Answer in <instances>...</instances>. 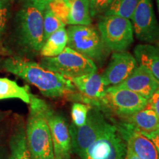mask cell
<instances>
[{"mask_svg":"<svg viewBox=\"0 0 159 159\" xmlns=\"http://www.w3.org/2000/svg\"><path fill=\"white\" fill-rule=\"evenodd\" d=\"M148 137L149 139H150L152 140V142H153V144L156 146V148L158 150L159 153V128L158 130L152 131V132L150 133V134H144Z\"/></svg>","mask_w":159,"mask_h":159,"instance_id":"obj_29","label":"cell"},{"mask_svg":"<svg viewBox=\"0 0 159 159\" xmlns=\"http://www.w3.org/2000/svg\"><path fill=\"white\" fill-rule=\"evenodd\" d=\"M122 122L143 134H150L159 128V117L148 106L134 114L120 117Z\"/></svg>","mask_w":159,"mask_h":159,"instance_id":"obj_16","label":"cell"},{"mask_svg":"<svg viewBox=\"0 0 159 159\" xmlns=\"http://www.w3.org/2000/svg\"><path fill=\"white\" fill-rule=\"evenodd\" d=\"M139 0H114L103 16H118L130 19Z\"/></svg>","mask_w":159,"mask_h":159,"instance_id":"obj_22","label":"cell"},{"mask_svg":"<svg viewBox=\"0 0 159 159\" xmlns=\"http://www.w3.org/2000/svg\"><path fill=\"white\" fill-rule=\"evenodd\" d=\"M157 1V5H158V13H159V0H156ZM159 46V43L158 44Z\"/></svg>","mask_w":159,"mask_h":159,"instance_id":"obj_35","label":"cell"},{"mask_svg":"<svg viewBox=\"0 0 159 159\" xmlns=\"http://www.w3.org/2000/svg\"><path fill=\"white\" fill-rule=\"evenodd\" d=\"M30 1L37 7H39L41 11L43 12L46 7L49 5V4L54 0H30Z\"/></svg>","mask_w":159,"mask_h":159,"instance_id":"obj_30","label":"cell"},{"mask_svg":"<svg viewBox=\"0 0 159 159\" xmlns=\"http://www.w3.org/2000/svg\"><path fill=\"white\" fill-rule=\"evenodd\" d=\"M148 106L152 109L159 117V89H157L148 99Z\"/></svg>","mask_w":159,"mask_h":159,"instance_id":"obj_28","label":"cell"},{"mask_svg":"<svg viewBox=\"0 0 159 159\" xmlns=\"http://www.w3.org/2000/svg\"><path fill=\"white\" fill-rule=\"evenodd\" d=\"M134 52L137 63L146 67L159 82V46L138 44Z\"/></svg>","mask_w":159,"mask_h":159,"instance_id":"obj_18","label":"cell"},{"mask_svg":"<svg viewBox=\"0 0 159 159\" xmlns=\"http://www.w3.org/2000/svg\"><path fill=\"white\" fill-rule=\"evenodd\" d=\"M55 159H56V158H55Z\"/></svg>","mask_w":159,"mask_h":159,"instance_id":"obj_36","label":"cell"},{"mask_svg":"<svg viewBox=\"0 0 159 159\" xmlns=\"http://www.w3.org/2000/svg\"><path fill=\"white\" fill-rule=\"evenodd\" d=\"M39 64L69 79L97 71V65L92 60L68 47L57 56L43 57Z\"/></svg>","mask_w":159,"mask_h":159,"instance_id":"obj_6","label":"cell"},{"mask_svg":"<svg viewBox=\"0 0 159 159\" xmlns=\"http://www.w3.org/2000/svg\"><path fill=\"white\" fill-rule=\"evenodd\" d=\"M68 35L65 27L52 33L43 43L40 53L43 57H52L61 54L66 47Z\"/></svg>","mask_w":159,"mask_h":159,"instance_id":"obj_20","label":"cell"},{"mask_svg":"<svg viewBox=\"0 0 159 159\" xmlns=\"http://www.w3.org/2000/svg\"><path fill=\"white\" fill-rule=\"evenodd\" d=\"M137 39L145 43H159V24L155 15L152 0H139L132 17Z\"/></svg>","mask_w":159,"mask_h":159,"instance_id":"obj_10","label":"cell"},{"mask_svg":"<svg viewBox=\"0 0 159 159\" xmlns=\"http://www.w3.org/2000/svg\"><path fill=\"white\" fill-rule=\"evenodd\" d=\"M112 122L108 114L97 107H91L86 122L83 126H69L71 150L83 159L85 151Z\"/></svg>","mask_w":159,"mask_h":159,"instance_id":"obj_5","label":"cell"},{"mask_svg":"<svg viewBox=\"0 0 159 159\" xmlns=\"http://www.w3.org/2000/svg\"><path fill=\"white\" fill-rule=\"evenodd\" d=\"M30 94L28 86H20L15 81L0 77V100L15 98L30 104Z\"/></svg>","mask_w":159,"mask_h":159,"instance_id":"obj_21","label":"cell"},{"mask_svg":"<svg viewBox=\"0 0 159 159\" xmlns=\"http://www.w3.org/2000/svg\"><path fill=\"white\" fill-rule=\"evenodd\" d=\"M127 144L112 119L103 132L85 151L83 159H125Z\"/></svg>","mask_w":159,"mask_h":159,"instance_id":"obj_9","label":"cell"},{"mask_svg":"<svg viewBox=\"0 0 159 159\" xmlns=\"http://www.w3.org/2000/svg\"><path fill=\"white\" fill-rule=\"evenodd\" d=\"M8 158V151L3 147L0 146V159Z\"/></svg>","mask_w":159,"mask_h":159,"instance_id":"obj_31","label":"cell"},{"mask_svg":"<svg viewBox=\"0 0 159 159\" xmlns=\"http://www.w3.org/2000/svg\"><path fill=\"white\" fill-rule=\"evenodd\" d=\"M5 114H4L3 112H2V111H0V122H2V121L3 120L4 117H5Z\"/></svg>","mask_w":159,"mask_h":159,"instance_id":"obj_33","label":"cell"},{"mask_svg":"<svg viewBox=\"0 0 159 159\" xmlns=\"http://www.w3.org/2000/svg\"><path fill=\"white\" fill-rule=\"evenodd\" d=\"M66 2L69 6V25H91L90 0H66Z\"/></svg>","mask_w":159,"mask_h":159,"instance_id":"obj_19","label":"cell"},{"mask_svg":"<svg viewBox=\"0 0 159 159\" xmlns=\"http://www.w3.org/2000/svg\"><path fill=\"white\" fill-rule=\"evenodd\" d=\"M116 123V122H115ZM127 148L140 159H159V153L150 139L140 131L122 122H116Z\"/></svg>","mask_w":159,"mask_h":159,"instance_id":"obj_13","label":"cell"},{"mask_svg":"<svg viewBox=\"0 0 159 159\" xmlns=\"http://www.w3.org/2000/svg\"><path fill=\"white\" fill-rule=\"evenodd\" d=\"M116 86L127 89L149 99L159 89V82L146 67L139 65L128 78Z\"/></svg>","mask_w":159,"mask_h":159,"instance_id":"obj_14","label":"cell"},{"mask_svg":"<svg viewBox=\"0 0 159 159\" xmlns=\"http://www.w3.org/2000/svg\"><path fill=\"white\" fill-rule=\"evenodd\" d=\"M49 8L55 16L64 25H67L69 16V6L66 0H54L48 5Z\"/></svg>","mask_w":159,"mask_h":159,"instance_id":"obj_25","label":"cell"},{"mask_svg":"<svg viewBox=\"0 0 159 159\" xmlns=\"http://www.w3.org/2000/svg\"><path fill=\"white\" fill-rule=\"evenodd\" d=\"M8 5L9 4L0 1V46H1L2 37L4 32H5L6 23H7Z\"/></svg>","mask_w":159,"mask_h":159,"instance_id":"obj_27","label":"cell"},{"mask_svg":"<svg viewBox=\"0 0 159 159\" xmlns=\"http://www.w3.org/2000/svg\"><path fill=\"white\" fill-rule=\"evenodd\" d=\"M0 1L3 2H5V3H7V4H10V3L11 2L14 1V0H0Z\"/></svg>","mask_w":159,"mask_h":159,"instance_id":"obj_34","label":"cell"},{"mask_svg":"<svg viewBox=\"0 0 159 159\" xmlns=\"http://www.w3.org/2000/svg\"><path fill=\"white\" fill-rule=\"evenodd\" d=\"M70 80L80 94L86 98L87 105L99 108V100L104 96L106 89L101 75L97 72L89 73L71 78Z\"/></svg>","mask_w":159,"mask_h":159,"instance_id":"obj_15","label":"cell"},{"mask_svg":"<svg viewBox=\"0 0 159 159\" xmlns=\"http://www.w3.org/2000/svg\"><path fill=\"white\" fill-rule=\"evenodd\" d=\"M1 68L35 85L47 97H68L76 91L70 79L43 68L34 61L11 57L4 60L1 63Z\"/></svg>","mask_w":159,"mask_h":159,"instance_id":"obj_1","label":"cell"},{"mask_svg":"<svg viewBox=\"0 0 159 159\" xmlns=\"http://www.w3.org/2000/svg\"><path fill=\"white\" fill-rule=\"evenodd\" d=\"M91 107L81 102H75L71 110L73 125L77 128L83 126L86 122L89 111Z\"/></svg>","mask_w":159,"mask_h":159,"instance_id":"obj_24","label":"cell"},{"mask_svg":"<svg viewBox=\"0 0 159 159\" xmlns=\"http://www.w3.org/2000/svg\"><path fill=\"white\" fill-rule=\"evenodd\" d=\"M114 0H90V14L91 18L103 14Z\"/></svg>","mask_w":159,"mask_h":159,"instance_id":"obj_26","label":"cell"},{"mask_svg":"<svg viewBox=\"0 0 159 159\" xmlns=\"http://www.w3.org/2000/svg\"><path fill=\"white\" fill-rule=\"evenodd\" d=\"M45 116L50 130L55 159H70L71 136L64 117L55 112L49 105L46 108Z\"/></svg>","mask_w":159,"mask_h":159,"instance_id":"obj_11","label":"cell"},{"mask_svg":"<svg viewBox=\"0 0 159 159\" xmlns=\"http://www.w3.org/2000/svg\"><path fill=\"white\" fill-rule=\"evenodd\" d=\"M99 103V108L103 112L114 114L120 118L146 108L148 99L127 89L113 85L107 87Z\"/></svg>","mask_w":159,"mask_h":159,"instance_id":"obj_7","label":"cell"},{"mask_svg":"<svg viewBox=\"0 0 159 159\" xmlns=\"http://www.w3.org/2000/svg\"><path fill=\"white\" fill-rule=\"evenodd\" d=\"M10 152L7 159H33L29 150L26 136V127L22 122H17L9 140Z\"/></svg>","mask_w":159,"mask_h":159,"instance_id":"obj_17","label":"cell"},{"mask_svg":"<svg viewBox=\"0 0 159 159\" xmlns=\"http://www.w3.org/2000/svg\"><path fill=\"white\" fill-rule=\"evenodd\" d=\"M47 105L43 99L30 94L26 136L33 159H55L50 130L45 116Z\"/></svg>","mask_w":159,"mask_h":159,"instance_id":"obj_2","label":"cell"},{"mask_svg":"<svg viewBox=\"0 0 159 159\" xmlns=\"http://www.w3.org/2000/svg\"><path fill=\"white\" fill-rule=\"evenodd\" d=\"M68 47L92 60L96 65H102L110 50L93 26L70 25L67 29Z\"/></svg>","mask_w":159,"mask_h":159,"instance_id":"obj_4","label":"cell"},{"mask_svg":"<svg viewBox=\"0 0 159 159\" xmlns=\"http://www.w3.org/2000/svg\"><path fill=\"white\" fill-rule=\"evenodd\" d=\"M15 23L18 45L30 52H40L44 43L43 12L30 0H23Z\"/></svg>","mask_w":159,"mask_h":159,"instance_id":"obj_3","label":"cell"},{"mask_svg":"<svg viewBox=\"0 0 159 159\" xmlns=\"http://www.w3.org/2000/svg\"><path fill=\"white\" fill-rule=\"evenodd\" d=\"M125 159H140L136 155H135L134 152L131 151L130 149L127 148V153Z\"/></svg>","mask_w":159,"mask_h":159,"instance_id":"obj_32","label":"cell"},{"mask_svg":"<svg viewBox=\"0 0 159 159\" xmlns=\"http://www.w3.org/2000/svg\"><path fill=\"white\" fill-rule=\"evenodd\" d=\"M65 27V25L53 14L47 6L43 11V39L44 41L55 32Z\"/></svg>","mask_w":159,"mask_h":159,"instance_id":"obj_23","label":"cell"},{"mask_svg":"<svg viewBox=\"0 0 159 159\" xmlns=\"http://www.w3.org/2000/svg\"><path fill=\"white\" fill-rule=\"evenodd\" d=\"M137 66L134 55L126 52H115L104 72L101 75L105 86L109 87L120 84L125 80Z\"/></svg>","mask_w":159,"mask_h":159,"instance_id":"obj_12","label":"cell"},{"mask_svg":"<svg viewBox=\"0 0 159 159\" xmlns=\"http://www.w3.org/2000/svg\"><path fill=\"white\" fill-rule=\"evenodd\" d=\"M97 26L101 39L110 51H125L134 42V29L128 19L102 16Z\"/></svg>","mask_w":159,"mask_h":159,"instance_id":"obj_8","label":"cell"}]
</instances>
